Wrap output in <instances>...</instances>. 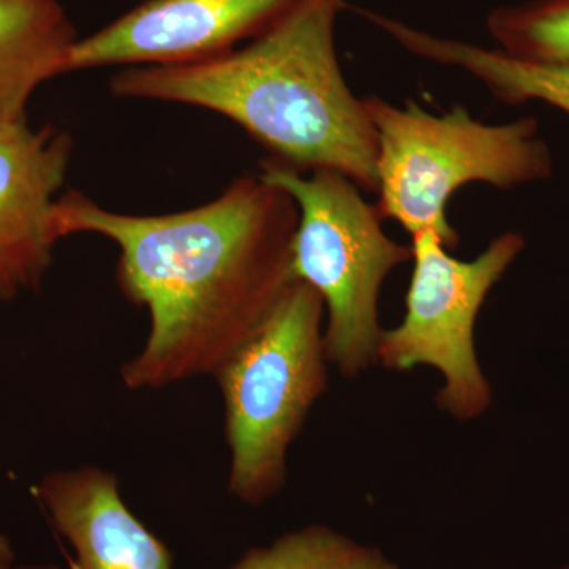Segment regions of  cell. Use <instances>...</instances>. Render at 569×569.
I'll use <instances>...</instances> for the list:
<instances>
[{
	"label": "cell",
	"mask_w": 569,
	"mask_h": 569,
	"mask_svg": "<svg viewBox=\"0 0 569 569\" xmlns=\"http://www.w3.org/2000/svg\"><path fill=\"white\" fill-rule=\"evenodd\" d=\"M78 39L58 0H0V126L26 118L32 93L63 74Z\"/></svg>",
	"instance_id": "cell-11"
},
{
	"label": "cell",
	"mask_w": 569,
	"mask_h": 569,
	"mask_svg": "<svg viewBox=\"0 0 569 569\" xmlns=\"http://www.w3.org/2000/svg\"><path fill=\"white\" fill-rule=\"evenodd\" d=\"M33 493L73 549L71 569H173L170 550L127 507L112 471H51Z\"/></svg>",
	"instance_id": "cell-9"
},
{
	"label": "cell",
	"mask_w": 569,
	"mask_h": 569,
	"mask_svg": "<svg viewBox=\"0 0 569 569\" xmlns=\"http://www.w3.org/2000/svg\"><path fill=\"white\" fill-rule=\"evenodd\" d=\"M365 104L377 134L378 211L410 236L430 231L458 249L447 216L458 190L473 182L512 190L552 178V152L535 118L485 123L462 107L432 114L411 100L397 107L366 97Z\"/></svg>",
	"instance_id": "cell-3"
},
{
	"label": "cell",
	"mask_w": 569,
	"mask_h": 569,
	"mask_svg": "<svg viewBox=\"0 0 569 569\" xmlns=\"http://www.w3.org/2000/svg\"><path fill=\"white\" fill-rule=\"evenodd\" d=\"M7 569H59V568L50 567V565H44V567H10Z\"/></svg>",
	"instance_id": "cell-15"
},
{
	"label": "cell",
	"mask_w": 569,
	"mask_h": 569,
	"mask_svg": "<svg viewBox=\"0 0 569 569\" xmlns=\"http://www.w3.org/2000/svg\"><path fill=\"white\" fill-rule=\"evenodd\" d=\"M553 569H569V560L565 561V563L559 565V567Z\"/></svg>",
	"instance_id": "cell-16"
},
{
	"label": "cell",
	"mask_w": 569,
	"mask_h": 569,
	"mask_svg": "<svg viewBox=\"0 0 569 569\" xmlns=\"http://www.w3.org/2000/svg\"><path fill=\"white\" fill-rule=\"evenodd\" d=\"M298 204L260 174L236 178L187 211L132 216L88 194L58 197V241L99 234L119 249L116 282L149 316L144 346L121 367L134 391L213 377L274 313L296 282Z\"/></svg>",
	"instance_id": "cell-1"
},
{
	"label": "cell",
	"mask_w": 569,
	"mask_h": 569,
	"mask_svg": "<svg viewBox=\"0 0 569 569\" xmlns=\"http://www.w3.org/2000/svg\"><path fill=\"white\" fill-rule=\"evenodd\" d=\"M325 305L296 280L260 329L213 376L230 449L228 492L249 507L279 496L288 455L329 381Z\"/></svg>",
	"instance_id": "cell-4"
},
{
	"label": "cell",
	"mask_w": 569,
	"mask_h": 569,
	"mask_svg": "<svg viewBox=\"0 0 569 569\" xmlns=\"http://www.w3.org/2000/svg\"><path fill=\"white\" fill-rule=\"evenodd\" d=\"M260 168L261 178L298 204L293 272L323 299L329 365L346 378L362 376L378 366L381 288L413 260V249L389 238L377 204L346 174L299 171L271 157Z\"/></svg>",
	"instance_id": "cell-5"
},
{
	"label": "cell",
	"mask_w": 569,
	"mask_h": 569,
	"mask_svg": "<svg viewBox=\"0 0 569 569\" xmlns=\"http://www.w3.org/2000/svg\"><path fill=\"white\" fill-rule=\"evenodd\" d=\"M505 54L535 63L569 62V0H526L498 7L486 20Z\"/></svg>",
	"instance_id": "cell-13"
},
{
	"label": "cell",
	"mask_w": 569,
	"mask_h": 569,
	"mask_svg": "<svg viewBox=\"0 0 569 569\" xmlns=\"http://www.w3.org/2000/svg\"><path fill=\"white\" fill-rule=\"evenodd\" d=\"M356 13L411 54L477 78L498 102L509 107L542 102L569 114V62L519 61L498 48L433 36L377 11L358 9Z\"/></svg>",
	"instance_id": "cell-10"
},
{
	"label": "cell",
	"mask_w": 569,
	"mask_h": 569,
	"mask_svg": "<svg viewBox=\"0 0 569 569\" xmlns=\"http://www.w3.org/2000/svg\"><path fill=\"white\" fill-rule=\"evenodd\" d=\"M230 569H400L377 546L365 545L323 523L280 535L247 550Z\"/></svg>",
	"instance_id": "cell-12"
},
{
	"label": "cell",
	"mask_w": 569,
	"mask_h": 569,
	"mask_svg": "<svg viewBox=\"0 0 569 569\" xmlns=\"http://www.w3.org/2000/svg\"><path fill=\"white\" fill-rule=\"evenodd\" d=\"M411 249L406 313L381 331L378 366L397 373L432 367L441 377L438 410L458 422L477 421L492 408L493 388L479 362L475 328L490 291L526 249V238L501 233L468 261L430 231L411 236Z\"/></svg>",
	"instance_id": "cell-6"
},
{
	"label": "cell",
	"mask_w": 569,
	"mask_h": 569,
	"mask_svg": "<svg viewBox=\"0 0 569 569\" xmlns=\"http://www.w3.org/2000/svg\"><path fill=\"white\" fill-rule=\"evenodd\" d=\"M343 0H306L274 29L217 58L127 67L112 96L203 108L230 119L299 171L335 170L377 193V134L340 69Z\"/></svg>",
	"instance_id": "cell-2"
},
{
	"label": "cell",
	"mask_w": 569,
	"mask_h": 569,
	"mask_svg": "<svg viewBox=\"0 0 569 569\" xmlns=\"http://www.w3.org/2000/svg\"><path fill=\"white\" fill-rule=\"evenodd\" d=\"M306 0H148L78 39L63 74L111 66H179L217 58L274 29Z\"/></svg>",
	"instance_id": "cell-7"
},
{
	"label": "cell",
	"mask_w": 569,
	"mask_h": 569,
	"mask_svg": "<svg viewBox=\"0 0 569 569\" xmlns=\"http://www.w3.org/2000/svg\"><path fill=\"white\" fill-rule=\"evenodd\" d=\"M14 553L9 538L0 533V569L13 567Z\"/></svg>",
	"instance_id": "cell-14"
},
{
	"label": "cell",
	"mask_w": 569,
	"mask_h": 569,
	"mask_svg": "<svg viewBox=\"0 0 569 569\" xmlns=\"http://www.w3.org/2000/svg\"><path fill=\"white\" fill-rule=\"evenodd\" d=\"M71 156L73 138L56 127L0 126V301L39 290L50 271L51 213Z\"/></svg>",
	"instance_id": "cell-8"
}]
</instances>
